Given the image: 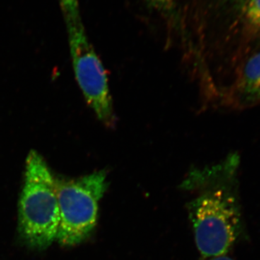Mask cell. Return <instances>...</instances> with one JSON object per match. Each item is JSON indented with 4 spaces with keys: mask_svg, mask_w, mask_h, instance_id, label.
I'll return each mask as SVG.
<instances>
[{
    "mask_svg": "<svg viewBox=\"0 0 260 260\" xmlns=\"http://www.w3.org/2000/svg\"><path fill=\"white\" fill-rule=\"evenodd\" d=\"M239 165L237 154L232 153L213 165L192 168L181 184L194 194L187 204L188 215L205 259L227 254L242 234Z\"/></svg>",
    "mask_w": 260,
    "mask_h": 260,
    "instance_id": "obj_1",
    "label": "cell"
},
{
    "mask_svg": "<svg viewBox=\"0 0 260 260\" xmlns=\"http://www.w3.org/2000/svg\"><path fill=\"white\" fill-rule=\"evenodd\" d=\"M59 226L55 175L44 157L30 150L19 200V233L29 247L44 250L56 242Z\"/></svg>",
    "mask_w": 260,
    "mask_h": 260,
    "instance_id": "obj_2",
    "label": "cell"
},
{
    "mask_svg": "<svg viewBox=\"0 0 260 260\" xmlns=\"http://www.w3.org/2000/svg\"><path fill=\"white\" fill-rule=\"evenodd\" d=\"M105 169L76 178L55 176L59 210L56 241L63 246L78 245L92 234L99 204L109 186Z\"/></svg>",
    "mask_w": 260,
    "mask_h": 260,
    "instance_id": "obj_3",
    "label": "cell"
},
{
    "mask_svg": "<svg viewBox=\"0 0 260 260\" xmlns=\"http://www.w3.org/2000/svg\"><path fill=\"white\" fill-rule=\"evenodd\" d=\"M75 79L98 119L114 127L116 117L106 70L89 40L81 17L64 20Z\"/></svg>",
    "mask_w": 260,
    "mask_h": 260,
    "instance_id": "obj_4",
    "label": "cell"
},
{
    "mask_svg": "<svg viewBox=\"0 0 260 260\" xmlns=\"http://www.w3.org/2000/svg\"><path fill=\"white\" fill-rule=\"evenodd\" d=\"M225 99L227 104L236 107H249L260 102V51L249 56L243 64Z\"/></svg>",
    "mask_w": 260,
    "mask_h": 260,
    "instance_id": "obj_5",
    "label": "cell"
},
{
    "mask_svg": "<svg viewBox=\"0 0 260 260\" xmlns=\"http://www.w3.org/2000/svg\"><path fill=\"white\" fill-rule=\"evenodd\" d=\"M145 6L162 17L167 22L169 28L179 32V37L184 39V24L178 9V0H142Z\"/></svg>",
    "mask_w": 260,
    "mask_h": 260,
    "instance_id": "obj_6",
    "label": "cell"
},
{
    "mask_svg": "<svg viewBox=\"0 0 260 260\" xmlns=\"http://www.w3.org/2000/svg\"><path fill=\"white\" fill-rule=\"evenodd\" d=\"M243 12L248 23L260 30V0H243Z\"/></svg>",
    "mask_w": 260,
    "mask_h": 260,
    "instance_id": "obj_7",
    "label": "cell"
},
{
    "mask_svg": "<svg viewBox=\"0 0 260 260\" xmlns=\"http://www.w3.org/2000/svg\"><path fill=\"white\" fill-rule=\"evenodd\" d=\"M59 3L64 20L81 17L78 0H59Z\"/></svg>",
    "mask_w": 260,
    "mask_h": 260,
    "instance_id": "obj_8",
    "label": "cell"
},
{
    "mask_svg": "<svg viewBox=\"0 0 260 260\" xmlns=\"http://www.w3.org/2000/svg\"><path fill=\"white\" fill-rule=\"evenodd\" d=\"M207 260H234L233 258L230 257V256H228L227 254H225V255L216 256V257L210 258V259H208Z\"/></svg>",
    "mask_w": 260,
    "mask_h": 260,
    "instance_id": "obj_9",
    "label": "cell"
}]
</instances>
